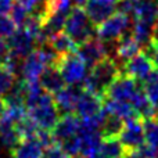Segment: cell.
Instances as JSON below:
<instances>
[{
  "label": "cell",
  "mask_w": 158,
  "mask_h": 158,
  "mask_svg": "<svg viewBox=\"0 0 158 158\" xmlns=\"http://www.w3.org/2000/svg\"><path fill=\"white\" fill-rule=\"evenodd\" d=\"M0 142H2L3 146L8 147L10 150L21 142L19 135L15 129V123L2 122L0 121Z\"/></svg>",
  "instance_id": "obj_24"
},
{
  "label": "cell",
  "mask_w": 158,
  "mask_h": 158,
  "mask_svg": "<svg viewBox=\"0 0 158 158\" xmlns=\"http://www.w3.org/2000/svg\"><path fill=\"white\" fill-rule=\"evenodd\" d=\"M28 15H29V11H28L19 2H17L15 4H13V8H11V11H10V17L13 18V21L15 22V25L18 28L24 25V22H25V19H27Z\"/></svg>",
  "instance_id": "obj_29"
},
{
  "label": "cell",
  "mask_w": 158,
  "mask_h": 158,
  "mask_svg": "<svg viewBox=\"0 0 158 158\" xmlns=\"http://www.w3.org/2000/svg\"><path fill=\"white\" fill-rule=\"evenodd\" d=\"M140 50H142V46L137 43L133 33L128 32V31L122 33V36L118 39L117 44H115V56L123 63L132 58L133 56H136Z\"/></svg>",
  "instance_id": "obj_16"
},
{
  "label": "cell",
  "mask_w": 158,
  "mask_h": 158,
  "mask_svg": "<svg viewBox=\"0 0 158 158\" xmlns=\"http://www.w3.org/2000/svg\"><path fill=\"white\" fill-rule=\"evenodd\" d=\"M87 158H108V157H106L104 154H101L100 151H98V153L93 154V156H90V157H87Z\"/></svg>",
  "instance_id": "obj_40"
},
{
  "label": "cell",
  "mask_w": 158,
  "mask_h": 158,
  "mask_svg": "<svg viewBox=\"0 0 158 158\" xmlns=\"http://www.w3.org/2000/svg\"><path fill=\"white\" fill-rule=\"evenodd\" d=\"M79 128H81V117L77 112H64L63 115H60L52 133L56 142L61 143L78 135Z\"/></svg>",
  "instance_id": "obj_10"
},
{
  "label": "cell",
  "mask_w": 158,
  "mask_h": 158,
  "mask_svg": "<svg viewBox=\"0 0 158 158\" xmlns=\"http://www.w3.org/2000/svg\"><path fill=\"white\" fill-rule=\"evenodd\" d=\"M15 82V74L7 68L4 64H0V96L11 90Z\"/></svg>",
  "instance_id": "obj_28"
},
{
  "label": "cell",
  "mask_w": 158,
  "mask_h": 158,
  "mask_svg": "<svg viewBox=\"0 0 158 158\" xmlns=\"http://www.w3.org/2000/svg\"><path fill=\"white\" fill-rule=\"evenodd\" d=\"M137 81L129 75L121 72V75L107 87L104 98H111V100H121V101H131L133 94L136 93Z\"/></svg>",
  "instance_id": "obj_7"
},
{
  "label": "cell",
  "mask_w": 158,
  "mask_h": 158,
  "mask_svg": "<svg viewBox=\"0 0 158 158\" xmlns=\"http://www.w3.org/2000/svg\"><path fill=\"white\" fill-rule=\"evenodd\" d=\"M58 69H60L61 75H63L64 81L67 85H78L83 82L86 77V69L87 65L85 61L78 56V53H67V54H61L58 58L57 64H56Z\"/></svg>",
  "instance_id": "obj_3"
},
{
  "label": "cell",
  "mask_w": 158,
  "mask_h": 158,
  "mask_svg": "<svg viewBox=\"0 0 158 158\" xmlns=\"http://www.w3.org/2000/svg\"><path fill=\"white\" fill-rule=\"evenodd\" d=\"M121 75L119 65L117 64L115 58L106 57L101 61H98L96 65L90 68V72L85 77L82 82V87L85 90L98 94L104 98L106 90L112 82Z\"/></svg>",
  "instance_id": "obj_1"
},
{
  "label": "cell",
  "mask_w": 158,
  "mask_h": 158,
  "mask_svg": "<svg viewBox=\"0 0 158 158\" xmlns=\"http://www.w3.org/2000/svg\"><path fill=\"white\" fill-rule=\"evenodd\" d=\"M39 83L50 94H56V93H58L61 89H64L67 86V82L64 81L60 69L56 65L46 67V69H44L43 74L39 78Z\"/></svg>",
  "instance_id": "obj_15"
},
{
  "label": "cell",
  "mask_w": 158,
  "mask_h": 158,
  "mask_svg": "<svg viewBox=\"0 0 158 158\" xmlns=\"http://www.w3.org/2000/svg\"><path fill=\"white\" fill-rule=\"evenodd\" d=\"M61 147L65 150V153L68 154L69 157H77L79 154V147H81V143H79V136L75 135V136L69 137V139L64 140V142L60 143Z\"/></svg>",
  "instance_id": "obj_31"
},
{
  "label": "cell",
  "mask_w": 158,
  "mask_h": 158,
  "mask_svg": "<svg viewBox=\"0 0 158 158\" xmlns=\"http://www.w3.org/2000/svg\"><path fill=\"white\" fill-rule=\"evenodd\" d=\"M75 6H78V7H85L87 3V0H74Z\"/></svg>",
  "instance_id": "obj_39"
},
{
  "label": "cell",
  "mask_w": 158,
  "mask_h": 158,
  "mask_svg": "<svg viewBox=\"0 0 158 158\" xmlns=\"http://www.w3.org/2000/svg\"><path fill=\"white\" fill-rule=\"evenodd\" d=\"M129 103L132 104L133 110L143 118V119H147V118H154L157 115V107L148 100V97L146 96L144 90L137 89L136 93L133 94V97L131 98Z\"/></svg>",
  "instance_id": "obj_20"
},
{
  "label": "cell",
  "mask_w": 158,
  "mask_h": 158,
  "mask_svg": "<svg viewBox=\"0 0 158 158\" xmlns=\"http://www.w3.org/2000/svg\"><path fill=\"white\" fill-rule=\"evenodd\" d=\"M81 92H82V86L67 85L64 89H61L58 93H56L54 101L57 104L58 110L63 112H75Z\"/></svg>",
  "instance_id": "obj_14"
},
{
  "label": "cell",
  "mask_w": 158,
  "mask_h": 158,
  "mask_svg": "<svg viewBox=\"0 0 158 158\" xmlns=\"http://www.w3.org/2000/svg\"><path fill=\"white\" fill-rule=\"evenodd\" d=\"M64 32H65L75 43L79 44V43H82V42H85L94 36L96 27L90 22L85 8L75 6V7L69 11L68 17H67Z\"/></svg>",
  "instance_id": "obj_2"
},
{
  "label": "cell",
  "mask_w": 158,
  "mask_h": 158,
  "mask_svg": "<svg viewBox=\"0 0 158 158\" xmlns=\"http://www.w3.org/2000/svg\"><path fill=\"white\" fill-rule=\"evenodd\" d=\"M0 158H2V153H0Z\"/></svg>",
  "instance_id": "obj_42"
},
{
  "label": "cell",
  "mask_w": 158,
  "mask_h": 158,
  "mask_svg": "<svg viewBox=\"0 0 158 158\" xmlns=\"http://www.w3.org/2000/svg\"><path fill=\"white\" fill-rule=\"evenodd\" d=\"M146 46H147V47L144 49V52L150 56V58L153 60L154 65L158 68V40H157V39L151 38L150 42H148Z\"/></svg>",
  "instance_id": "obj_34"
},
{
  "label": "cell",
  "mask_w": 158,
  "mask_h": 158,
  "mask_svg": "<svg viewBox=\"0 0 158 158\" xmlns=\"http://www.w3.org/2000/svg\"><path fill=\"white\" fill-rule=\"evenodd\" d=\"M104 110L108 115H114L121 119L126 121L129 118L140 117L136 111L133 110L131 103L121 100H111V98H104Z\"/></svg>",
  "instance_id": "obj_21"
},
{
  "label": "cell",
  "mask_w": 158,
  "mask_h": 158,
  "mask_svg": "<svg viewBox=\"0 0 158 158\" xmlns=\"http://www.w3.org/2000/svg\"><path fill=\"white\" fill-rule=\"evenodd\" d=\"M47 65H49V63H47L43 49L42 47H35L32 50V53H29L24 58L21 68L22 79H25V81H39V78L43 74Z\"/></svg>",
  "instance_id": "obj_8"
},
{
  "label": "cell",
  "mask_w": 158,
  "mask_h": 158,
  "mask_svg": "<svg viewBox=\"0 0 158 158\" xmlns=\"http://www.w3.org/2000/svg\"><path fill=\"white\" fill-rule=\"evenodd\" d=\"M123 123H125L123 119L107 114L106 121H104L103 126H101V129H103L101 131V136H118L123 128Z\"/></svg>",
  "instance_id": "obj_26"
},
{
  "label": "cell",
  "mask_w": 158,
  "mask_h": 158,
  "mask_svg": "<svg viewBox=\"0 0 158 158\" xmlns=\"http://www.w3.org/2000/svg\"><path fill=\"white\" fill-rule=\"evenodd\" d=\"M103 110H104V98L101 96L94 94V93L89 92V90H85L82 87L77 108H75V112L79 117L81 118L92 117V115L101 112Z\"/></svg>",
  "instance_id": "obj_13"
},
{
  "label": "cell",
  "mask_w": 158,
  "mask_h": 158,
  "mask_svg": "<svg viewBox=\"0 0 158 158\" xmlns=\"http://www.w3.org/2000/svg\"><path fill=\"white\" fill-rule=\"evenodd\" d=\"M119 140L125 148L128 150V156L132 150L140 147L146 143L144 139V128H143V118L142 117H133L129 118L123 123L122 131L118 135Z\"/></svg>",
  "instance_id": "obj_5"
},
{
  "label": "cell",
  "mask_w": 158,
  "mask_h": 158,
  "mask_svg": "<svg viewBox=\"0 0 158 158\" xmlns=\"http://www.w3.org/2000/svg\"><path fill=\"white\" fill-rule=\"evenodd\" d=\"M143 90H144L146 96L148 97V100L157 107L158 106V81L143 83Z\"/></svg>",
  "instance_id": "obj_33"
},
{
  "label": "cell",
  "mask_w": 158,
  "mask_h": 158,
  "mask_svg": "<svg viewBox=\"0 0 158 158\" xmlns=\"http://www.w3.org/2000/svg\"><path fill=\"white\" fill-rule=\"evenodd\" d=\"M118 0H87L85 6L87 17L94 27L100 25L114 14Z\"/></svg>",
  "instance_id": "obj_11"
},
{
  "label": "cell",
  "mask_w": 158,
  "mask_h": 158,
  "mask_svg": "<svg viewBox=\"0 0 158 158\" xmlns=\"http://www.w3.org/2000/svg\"><path fill=\"white\" fill-rule=\"evenodd\" d=\"M154 158H158V147H156V154H154Z\"/></svg>",
  "instance_id": "obj_41"
},
{
  "label": "cell",
  "mask_w": 158,
  "mask_h": 158,
  "mask_svg": "<svg viewBox=\"0 0 158 158\" xmlns=\"http://www.w3.org/2000/svg\"><path fill=\"white\" fill-rule=\"evenodd\" d=\"M15 129L19 135V139L28 140V139H35L36 135H38V131L40 128H39L38 123H36L27 112V115H25L21 121H18V122L15 123Z\"/></svg>",
  "instance_id": "obj_25"
},
{
  "label": "cell",
  "mask_w": 158,
  "mask_h": 158,
  "mask_svg": "<svg viewBox=\"0 0 158 158\" xmlns=\"http://www.w3.org/2000/svg\"><path fill=\"white\" fill-rule=\"evenodd\" d=\"M47 43L58 53V54H67V53H77L78 44L67 35L64 31L54 33L49 38Z\"/></svg>",
  "instance_id": "obj_23"
},
{
  "label": "cell",
  "mask_w": 158,
  "mask_h": 158,
  "mask_svg": "<svg viewBox=\"0 0 158 158\" xmlns=\"http://www.w3.org/2000/svg\"><path fill=\"white\" fill-rule=\"evenodd\" d=\"M154 67L156 65L150 58V56L144 50H140L136 56H133L132 58L123 63V74L135 78L136 81H143Z\"/></svg>",
  "instance_id": "obj_9"
},
{
  "label": "cell",
  "mask_w": 158,
  "mask_h": 158,
  "mask_svg": "<svg viewBox=\"0 0 158 158\" xmlns=\"http://www.w3.org/2000/svg\"><path fill=\"white\" fill-rule=\"evenodd\" d=\"M100 153L108 158H128V150L118 136H101Z\"/></svg>",
  "instance_id": "obj_22"
},
{
  "label": "cell",
  "mask_w": 158,
  "mask_h": 158,
  "mask_svg": "<svg viewBox=\"0 0 158 158\" xmlns=\"http://www.w3.org/2000/svg\"><path fill=\"white\" fill-rule=\"evenodd\" d=\"M151 38L153 39H157L158 40V19L154 22L153 28H151Z\"/></svg>",
  "instance_id": "obj_37"
},
{
  "label": "cell",
  "mask_w": 158,
  "mask_h": 158,
  "mask_svg": "<svg viewBox=\"0 0 158 158\" xmlns=\"http://www.w3.org/2000/svg\"><path fill=\"white\" fill-rule=\"evenodd\" d=\"M42 158H71V157L65 153V150L61 147L60 143H54V144L44 148Z\"/></svg>",
  "instance_id": "obj_32"
},
{
  "label": "cell",
  "mask_w": 158,
  "mask_h": 158,
  "mask_svg": "<svg viewBox=\"0 0 158 158\" xmlns=\"http://www.w3.org/2000/svg\"><path fill=\"white\" fill-rule=\"evenodd\" d=\"M13 0H0V15H7L13 8Z\"/></svg>",
  "instance_id": "obj_35"
},
{
  "label": "cell",
  "mask_w": 158,
  "mask_h": 158,
  "mask_svg": "<svg viewBox=\"0 0 158 158\" xmlns=\"http://www.w3.org/2000/svg\"><path fill=\"white\" fill-rule=\"evenodd\" d=\"M143 128L146 143L153 147H158V119L156 117L143 119Z\"/></svg>",
  "instance_id": "obj_27"
},
{
  "label": "cell",
  "mask_w": 158,
  "mask_h": 158,
  "mask_svg": "<svg viewBox=\"0 0 158 158\" xmlns=\"http://www.w3.org/2000/svg\"><path fill=\"white\" fill-rule=\"evenodd\" d=\"M17 25L13 21V18L8 15H0V36L2 38H10L17 31Z\"/></svg>",
  "instance_id": "obj_30"
},
{
  "label": "cell",
  "mask_w": 158,
  "mask_h": 158,
  "mask_svg": "<svg viewBox=\"0 0 158 158\" xmlns=\"http://www.w3.org/2000/svg\"><path fill=\"white\" fill-rule=\"evenodd\" d=\"M4 110H6V101H4V98H2V96H0V118H2Z\"/></svg>",
  "instance_id": "obj_38"
},
{
  "label": "cell",
  "mask_w": 158,
  "mask_h": 158,
  "mask_svg": "<svg viewBox=\"0 0 158 158\" xmlns=\"http://www.w3.org/2000/svg\"><path fill=\"white\" fill-rule=\"evenodd\" d=\"M129 27V15L125 13H114L110 18L96 27V36L106 43H117Z\"/></svg>",
  "instance_id": "obj_4"
},
{
  "label": "cell",
  "mask_w": 158,
  "mask_h": 158,
  "mask_svg": "<svg viewBox=\"0 0 158 158\" xmlns=\"http://www.w3.org/2000/svg\"><path fill=\"white\" fill-rule=\"evenodd\" d=\"M7 39H8L7 40L8 52L18 56V57H21V58H25L35 49V40H33L32 36L25 31L24 27L17 28L15 32Z\"/></svg>",
  "instance_id": "obj_12"
},
{
  "label": "cell",
  "mask_w": 158,
  "mask_h": 158,
  "mask_svg": "<svg viewBox=\"0 0 158 158\" xmlns=\"http://www.w3.org/2000/svg\"><path fill=\"white\" fill-rule=\"evenodd\" d=\"M77 53L85 61V64L90 68L93 65H96L98 61H101L103 58L108 57V50H107L106 42L98 39L97 36H93V38L79 43L77 47Z\"/></svg>",
  "instance_id": "obj_6"
},
{
  "label": "cell",
  "mask_w": 158,
  "mask_h": 158,
  "mask_svg": "<svg viewBox=\"0 0 158 158\" xmlns=\"http://www.w3.org/2000/svg\"><path fill=\"white\" fill-rule=\"evenodd\" d=\"M79 154L82 157L87 158L93 154L100 151L101 144V133L98 131H89V132H79Z\"/></svg>",
  "instance_id": "obj_18"
},
{
  "label": "cell",
  "mask_w": 158,
  "mask_h": 158,
  "mask_svg": "<svg viewBox=\"0 0 158 158\" xmlns=\"http://www.w3.org/2000/svg\"><path fill=\"white\" fill-rule=\"evenodd\" d=\"M8 53V44H7V40H4V38L0 36V64L4 61L6 56Z\"/></svg>",
  "instance_id": "obj_36"
},
{
  "label": "cell",
  "mask_w": 158,
  "mask_h": 158,
  "mask_svg": "<svg viewBox=\"0 0 158 158\" xmlns=\"http://www.w3.org/2000/svg\"><path fill=\"white\" fill-rule=\"evenodd\" d=\"M43 146L36 139L21 140L17 146L10 150L11 158H42L43 156Z\"/></svg>",
  "instance_id": "obj_17"
},
{
  "label": "cell",
  "mask_w": 158,
  "mask_h": 158,
  "mask_svg": "<svg viewBox=\"0 0 158 158\" xmlns=\"http://www.w3.org/2000/svg\"><path fill=\"white\" fill-rule=\"evenodd\" d=\"M135 21L153 27L158 19V0H142L133 11Z\"/></svg>",
  "instance_id": "obj_19"
}]
</instances>
